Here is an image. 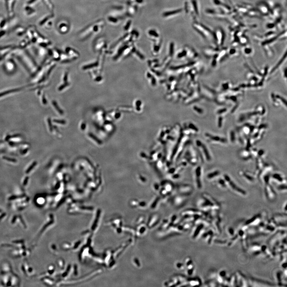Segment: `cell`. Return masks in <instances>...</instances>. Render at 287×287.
<instances>
[{
    "label": "cell",
    "mask_w": 287,
    "mask_h": 287,
    "mask_svg": "<svg viewBox=\"0 0 287 287\" xmlns=\"http://www.w3.org/2000/svg\"><path fill=\"white\" fill-rule=\"evenodd\" d=\"M224 178L226 181L227 185L229 186L237 194H240L242 196H246V195L247 193L246 191L239 187L228 175H224Z\"/></svg>",
    "instance_id": "6da1fadb"
},
{
    "label": "cell",
    "mask_w": 287,
    "mask_h": 287,
    "mask_svg": "<svg viewBox=\"0 0 287 287\" xmlns=\"http://www.w3.org/2000/svg\"><path fill=\"white\" fill-rule=\"evenodd\" d=\"M196 30L202 36L206 39L214 40V31L204 25L200 24L198 25Z\"/></svg>",
    "instance_id": "7a4b0ae2"
},
{
    "label": "cell",
    "mask_w": 287,
    "mask_h": 287,
    "mask_svg": "<svg viewBox=\"0 0 287 287\" xmlns=\"http://www.w3.org/2000/svg\"><path fill=\"white\" fill-rule=\"evenodd\" d=\"M225 38V33L222 28L219 27L214 31V41L218 46L223 45Z\"/></svg>",
    "instance_id": "3957f363"
},
{
    "label": "cell",
    "mask_w": 287,
    "mask_h": 287,
    "mask_svg": "<svg viewBox=\"0 0 287 287\" xmlns=\"http://www.w3.org/2000/svg\"><path fill=\"white\" fill-rule=\"evenodd\" d=\"M212 1L217 9L229 14L232 12L231 8L227 4L226 0H212Z\"/></svg>",
    "instance_id": "277c9868"
},
{
    "label": "cell",
    "mask_w": 287,
    "mask_h": 287,
    "mask_svg": "<svg viewBox=\"0 0 287 287\" xmlns=\"http://www.w3.org/2000/svg\"><path fill=\"white\" fill-rule=\"evenodd\" d=\"M256 9L261 16L269 17L272 8L267 2H261L257 4Z\"/></svg>",
    "instance_id": "5b68a950"
},
{
    "label": "cell",
    "mask_w": 287,
    "mask_h": 287,
    "mask_svg": "<svg viewBox=\"0 0 287 287\" xmlns=\"http://www.w3.org/2000/svg\"><path fill=\"white\" fill-rule=\"evenodd\" d=\"M265 185L264 192L266 199L270 201L274 200L276 197V194L274 190L270 185L269 182L266 183Z\"/></svg>",
    "instance_id": "8992f818"
},
{
    "label": "cell",
    "mask_w": 287,
    "mask_h": 287,
    "mask_svg": "<svg viewBox=\"0 0 287 287\" xmlns=\"http://www.w3.org/2000/svg\"><path fill=\"white\" fill-rule=\"evenodd\" d=\"M237 280V284H238V286H249V279L246 278L243 274L241 272H237L236 274Z\"/></svg>",
    "instance_id": "52a82bcc"
},
{
    "label": "cell",
    "mask_w": 287,
    "mask_h": 287,
    "mask_svg": "<svg viewBox=\"0 0 287 287\" xmlns=\"http://www.w3.org/2000/svg\"><path fill=\"white\" fill-rule=\"evenodd\" d=\"M207 138H208V140L210 141L214 142L215 143H221L223 144H224L227 142V140L226 138L217 135L207 134Z\"/></svg>",
    "instance_id": "ba28073f"
},
{
    "label": "cell",
    "mask_w": 287,
    "mask_h": 287,
    "mask_svg": "<svg viewBox=\"0 0 287 287\" xmlns=\"http://www.w3.org/2000/svg\"><path fill=\"white\" fill-rule=\"evenodd\" d=\"M271 178H272L274 180L277 181V182L279 183L280 184H286V179L280 173H275L272 175Z\"/></svg>",
    "instance_id": "9c48e42d"
},
{
    "label": "cell",
    "mask_w": 287,
    "mask_h": 287,
    "mask_svg": "<svg viewBox=\"0 0 287 287\" xmlns=\"http://www.w3.org/2000/svg\"><path fill=\"white\" fill-rule=\"evenodd\" d=\"M241 175L244 177L246 180L252 182L255 180V178L252 174L249 173L247 172H241Z\"/></svg>",
    "instance_id": "30bf717a"
},
{
    "label": "cell",
    "mask_w": 287,
    "mask_h": 287,
    "mask_svg": "<svg viewBox=\"0 0 287 287\" xmlns=\"http://www.w3.org/2000/svg\"><path fill=\"white\" fill-rule=\"evenodd\" d=\"M283 273L281 272H280L279 270H278L277 271L276 273H275V280H276L277 282L278 283V284H280V286H281V284H283V283H282V276Z\"/></svg>",
    "instance_id": "8fae6325"
},
{
    "label": "cell",
    "mask_w": 287,
    "mask_h": 287,
    "mask_svg": "<svg viewBox=\"0 0 287 287\" xmlns=\"http://www.w3.org/2000/svg\"><path fill=\"white\" fill-rule=\"evenodd\" d=\"M221 174V172L218 170H215L210 173H209L207 175L208 179H213L218 177Z\"/></svg>",
    "instance_id": "7c38bea8"
},
{
    "label": "cell",
    "mask_w": 287,
    "mask_h": 287,
    "mask_svg": "<svg viewBox=\"0 0 287 287\" xmlns=\"http://www.w3.org/2000/svg\"><path fill=\"white\" fill-rule=\"evenodd\" d=\"M218 184L221 187L223 188H226L227 187V186H228L227 182L224 178L223 179H219L218 181Z\"/></svg>",
    "instance_id": "4fadbf2b"
},
{
    "label": "cell",
    "mask_w": 287,
    "mask_h": 287,
    "mask_svg": "<svg viewBox=\"0 0 287 287\" xmlns=\"http://www.w3.org/2000/svg\"><path fill=\"white\" fill-rule=\"evenodd\" d=\"M277 189L278 191H287V186L286 184H280L279 185H278L277 187Z\"/></svg>",
    "instance_id": "5bb4252c"
},
{
    "label": "cell",
    "mask_w": 287,
    "mask_h": 287,
    "mask_svg": "<svg viewBox=\"0 0 287 287\" xmlns=\"http://www.w3.org/2000/svg\"><path fill=\"white\" fill-rule=\"evenodd\" d=\"M181 11V9H178L177 10H176V11H169V12L165 13L164 14H163V15L164 16H170V15H173V14H177V13H180Z\"/></svg>",
    "instance_id": "9a60e30c"
},
{
    "label": "cell",
    "mask_w": 287,
    "mask_h": 287,
    "mask_svg": "<svg viewBox=\"0 0 287 287\" xmlns=\"http://www.w3.org/2000/svg\"><path fill=\"white\" fill-rule=\"evenodd\" d=\"M230 141L232 143H235L236 139V135L234 131L231 132L230 134Z\"/></svg>",
    "instance_id": "2e32d148"
},
{
    "label": "cell",
    "mask_w": 287,
    "mask_h": 287,
    "mask_svg": "<svg viewBox=\"0 0 287 287\" xmlns=\"http://www.w3.org/2000/svg\"><path fill=\"white\" fill-rule=\"evenodd\" d=\"M193 2V6L194 7L195 11V13L197 14V15H199V11H198V4L197 3V2L195 0H193L192 1Z\"/></svg>",
    "instance_id": "e0dca14e"
},
{
    "label": "cell",
    "mask_w": 287,
    "mask_h": 287,
    "mask_svg": "<svg viewBox=\"0 0 287 287\" xmlns=\"http://www.w3.org/2000/svg\"><path fill=\"white\" fill-rule=\"evenodd\" d=\"M276 0H268L267 2L268 3V4L270 6L273 7V6H274V1H276Z\"/></svg>",
    "instance_id": "ac0fdd59"
},
{
    "label": "cell",
    "mask_w": 287,
    "mask_h": 287,
    "mask_svg": "<svg viewBox=\"0 0 287 287\" xmlns=\"http://www.w3.org/2000/svg\"><path fill=\"white\" fill-rule=\"evenodd\" d=\"M149 33L151 35H153L155 36H158V34H157V33H156L155 32L153 31H150L149 32Z\"/></svg>",
    "instance_id": "d6986e66"
}]
</instances>
